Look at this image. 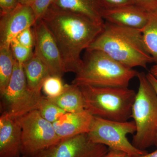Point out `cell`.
I'll return each mask as SVG.
<instances>
[{
	"mask_svg": "<svg viewBox=\"0 0 157 157\" xmlns=\"http://www.w3.org/2000/svg\"><path fill=\"white\" fill-rule=\"evenodd\" d=\"M53 36L60 52L66 73L81 70V54L102 31L103 25L88 17L52 5L41 18Z\"/></svg>",
	"mask_w": 157,
	"mask_h": 157,
	"instance_id": "obj_1",
	"label": "cell"
},
{
	"mask_svg": "<svg viewBox=\"0 0 157 157\" xmlns=\"http://www.w3.org/2000/svg\"><path fill=\"white\" fill-rule=\"evenodd\" d=\"M86 49L101 51L131 68L154 63L144 44L141 30L105 21L102 31Z\"/></svg>",
	"mask_w": 157,
	"mask_h": 157,
	"instance_id": "obj_2",
	"label": "cell"
},
{
	"mask_svg": "<svg viewBox=\"0 0 157 157\" xmlns=\"http://www.w3.org/2000/svg\"><path fill=\"white\" fill-rule=\"evenodd\" d=\"M81 70L72 84L77 86L128 87L138 72L101 51L86 49Z\"/></svg>",
	"mask_w": 157,
	"mask_h": 157,
	"instance_id": "obj_3",
	"label": "cell"
},
{
	"mask_svg": "<svg viewBox=\"0 0 157 157\" xmlns=\"http://www.w3.org/2000/svg\"><path fill=\"white\" fill-rule=\"evenodd\" d=\"M85 109L94 116L117 121H128L136 93L128 87L79 86Z\"/></svg>",
	"mask_w": 157,
	"mask_h": 157,
	"instance_id": "obj_4",
	"label": "cell"
},
{
	"mask_svg": "<svg viewBox=\"0 0 157 157\" xmlns=\"http://www.w3.org/2000/svg\"><path fill=\"white\" fill-rule=\"evenodd\" d=\"M139 87L132 107L136 127L132 144L140 150L154 145L157 131V94L146 74L138 72Z\"/></svg>",
	"mask_w": 157,
	"mask_h": 157,
	"instance_id": "obj_5",
	"label": "cell"
},
{
	"mask_svg": "<svg viewBox=\"0 0 157 157\" xmlns=\"http://www.w3.org/2000/svg\"><path fill=\"white\" fill-rule=\"evenodd\" d=\"M136 131L134 121H117L94 116L87 134L93 142L124 152L133 157L147 153L146 150L135 147L128 140L127 135L134 134Z\"/></svg>",
	"mask_w": 157,
	"mask_h": 157,
	"instance_id": "obj_6",
	"label": "cell"
},
{
	"mask_svg": "<svg viewBox=\"0 0 157 157\" xmlns=\"http://www.w3.org/2000/svg\"><path fill=\"white\" fill-rule=\"evenodd\" d=\"M21 128V152L30 157L57 143L61 139L53 124L42 117L37 109L18 117Z\"/></svg>",
	"mask_w": 157,
	"mask_h": 157,
	"instance_id": "obj_7",
	"label": "cell"
},
{
	"mask_svg": "<svg viewBox=\"0 0 157 157\" xmlns=\"http://www.w3.org/2000/svg\"><path fill=\"white\" fill-rule=\"evenodd\" d=\"M28 87L23 65L15 59L14 71L5 93L2 96L9 114L18 117L37 109L42 98Z\"/></svg>",
	"mask_w": 157,
	"mask_h": 157,
	"instance_id": "obj_8",
	"label": "cell"
},
{
	"mask_svg": "<svg viewBox=\"0 0 157 157\" xmlns=\"http://www.w3.org/2000/svg\"><path fill=\"white\" fill-rule=\"evenodd\" d=\"M109 148L90 140L87 133L61 139L30 157H105Z\"/></svg>",
	"mask_w": 157,
	"mask_h": 157,
	"instance_id": "obj_9",
	"label": "cell"
},
{
	"mask_svg": "<svg viewBox=\"0 0 157 157\" xmlns=\"http://www.w3.org/2000/svg\"><path fill=\"white\" fill-rule=\"evenodd\" d=\"M35 38L34 53L46 66L52 76L62 77L64 65L55 40L42 19L33 26Z\"/></svg>",
	"mask_w": 157,
	"mask_h": 157,
	"instance_id": "obj_10",
	"label": "cell"
},
{
	"mask_svg": "<svg viewBox=\"0 0 157 157\" xmlns=\"http://www.w3.org/2000/svg\"><path fill=\"white\" fill-rule=\"evenodd\" d=\"M36 22L30 6L19 4L9 14L1 16L0 45H10L22 31L33 27Z\"/></svg>",
	"mask_w": 157,
	"mask_h": 157,
	"instance_id": "obj_11",
	"label": "cell"
},
{
	"mask_svg": "<svg viewBox=\"0 0 157 157\" xmlns=\"http://www.w3.org/2000/svg\"><path fill=\"white\" fill-rule=\"evenodd\" d=\"M21 140L18 117L3 112L0 117V157H21Z\"/></svg>",
	"mask_w": 157,
	"mask_h": 157,
	"instance_id": "obj_12",
	"label": "cell"
},
{
	"mask_svg": "<svg viewBox=\"0 0 157 157\" xmlns=\"http://www.w3.org/2000/svg\"><path fill=\"white\" fill-rule=\"evenodd\" d=\"M150 15V13L135 5L101 11L104 21L139 30H142L146 26Z\"/></svg>",
	"mask_w": 157,
	"mask_h": 157,
	"instance_id": "obj_13",
	"label": "cell"
},
{
	"mask_svg": "<svg viewBox=\"0 0 157 157\" xmlns=\"http://www.w3.org/2000/svg\"><path fill=\"white\" fill-rule=\"evenodd\" d=\"M94 116L87 110L67 113L53 124L56 134L61 139L88 133Z\"/></svg>",
	"mask_w": 157,
	"mask_h": 157,
	"instance_id": "obj_14",
	"label": "cell"
},
{
	"mask_svg": "<svg viewBox=\"0 0 157 157\" xmlns=\"http://www.w3.org/2000/svg\"><path fill=\"white\" fill-rule=\"evenodd\" d=\"M52 5L59 9L81 14L100 25H104L102 9L97 0H54Z\"/></svg>",
	"mask_w": 157,
	"mask_h": 157,
	"instance_id": "obj_15",
	"label": "cell"
},
{
	"mask_svg": "<svg viewBox=\"0 0 157 157\" xmlns=\"http://www.w3.org/2000/svg\"><path fill=\"white\" fill-rule=\"evenodd\" d=\"M22 65L29 89L33 93L41 95L44 80L51 75L48 68L34 53Z\"/></svg>",
	"mask_w": 157,
	"mask_h": 157,
	"instance_id": "obj_16",
	"label": "cell"
},
{
	"mask_svg": "<svg viewBox=\"0 0 157 157\" xmlns=\"http://www.w3.org/2000/svg\"><path fill=\"white\" fill-rule=\"evenodd\" d=\"M47 98L67 113L86 110L83 94L80 87L75 85L66 84L64 90L60 95L56 98Z\"/></svg>",
	"mask_w": 157,
	"mask_h": 157,
	"instance_id": "obj_17",
	"label": "cell"
},
{
	"mask_svg": "<svg viewBox=\"0 0 157 157\" xmlns=\"http://www.w3.org/2000/svg\"><path fill=\"white\" fill-rule=\"evenodd\" d=\"M14 59L10 45H0V94L3 95L14 71Z\"/></svg>",
	"mask_w": 157,
	"mask_h": 157,
	"instance_id": "obj_18",
	"label": "cell"
},
{
	"mask_svg": "<svg viewBox=\"0 0 157 157\" xmlns=\"http://www.w3.org/2000/svg\"><path fill=\"white\" fill-rule=\"evenodd\" d=\"M144 44L154 63H157V11L150 13L149 19L142 30Z\"/></svg>",
	"mask_w": 157,
	"mask_h": 157,
	"instance_id": "obj_19",
	"label": "cell"
},
{
	"mask_svg": "<svg viewBox=\"0 0 157 157\" xmlns=\"http://www.w3.org/2000/svg\"><path fill=\"white\" fill-rule=\"evenodd\" d=\"M37 110L42 117L52 124L67 113L46 97L43 96L39 101Z\"/></svg>",
	"mask_w": 157,
	"mask_h": 157,
	"instance_id": "obj_20",
	"label": "cell"
},
{
	"mask_svg": "<svg viewBox=\"0 0 157 157\" xmlns=\"http://www.w3.org/2000/svg\"><path fill=\"white\" fill-rule=\"evenodd\" d=\"M66 84L62 81V77L50 75L44 80L42 90L47 98H56L64 91Z\"/></svg>",
	"mask_w": 157,
	"mask_h": 157,
	"instance_id": "obj_21",
	"label": "cell"
},
{
	"mask_svg": "<svg viewBox=\"0 0 157 157\" xmlns=\"http://www.w3.org/2000/svg\"><path fill=\"white\" fill-rule=\"evenodd\" d=\"M10 47L14 59L22 64L27 61L34 54L33 48L21 45L16 38L11 41Z\"/></svg>",
	"mask_w": 157,
	"mask_h": 157,
	"instance_id": "obj_22",
	"label": "cell"
},
{
	"mask_svg": "<svg viewBox=\"0 0 157 157\" xmlns=\"http://www.w3.org/2000/svg\"><path fill=\"white\" fill-rule=\"evenodd\" d=\"M54 0H33L30 5L36 21L41 19L46 13Z\"/></svg>",
	"mask_w": 157,
	"mask_h": 157,
	"instance_id": "obj_23",
	"label": "cell"
},
{
	"mask_svg": "<svg viewBox=\"0 0 157 157\" xmlns=\"http://www.w3.org/2000/svg\"><path fill=\"white\" fill-rule=\"evenodd\" d=\"M102 9H111L135 5L132 0H97Z\"/></svg>",
	"mask_w": 157,
	"mask_h": 157,
	"instance_id": "obj_24",
	"label": "cell"
},
{
	"mask_svg": "<svg viewBox=\"0 0 157 157\" xmlns=\"http://www.w3.org/2000/svg\"><path fill=\"white\" fill-rule=\"evenodd\" d=\"M18 42L26 47L33 48L35 45L33 30L28 28L21 32L16 38Z\"/></svg>",
	"mask_w": 157,
	"mask_h": 157,
	"instance_id": "obj_25",
	"label": "cell"
},
{
	"mask_svg": "<svg viewBox=\"0 0 157 157\" xmlns=\"http://www.w3.org/2000/svg\"><path fill=\"white\" fill-rule=\"evenodd\" d=\"M135 6L149 12L157 11V0H132Z\"/></svg>",
	"mask_w": 157,
	"mask_h": 157,
	"instance_id": "obj_26",
	"label": "cell"
},
{
	"mask_svg": "<svg viewBox=\"0 0 157 157\" xmlns=\"http://www.w3.org/2000/svg\"><path fill=\"white\" fill-rule=\"evenodd\" d=\"M19 4L18 0H0L1 16L13 11Z\"/></svg>",
	"mask_w": 157,
	"mask_h": 157,
	"instance_id": "obj_27",
	"label": "cell"
},
{
	"mask_svg": "<svg viewBox=\"0 0 157 157\" xmlns=\"http://www.w3.org/2000/svg\"><path fill=\"white\" fill-rule=\"evenodd\" d=\"M129 155L124 152L109 148V151L105 157H130Z\"/></svg>",
	"mask_w": 157,
	"mask_h": 157,
	"instance_id": "obj_28",
	"label": "cell"
},
{
	"mask_svg": "<svg viewBox=\"0 0 157 157\" xmlns=\"http://www.w3.org/2000/svg\"><path fill=\"white\" fill-rule=\"evenodd\" d=\"M146 76L157 94V78L152 75L150 72L146 74Z\"/></svg>",
	"mask_w": 157,
	"mask_h": 157,
	"instance_id": "obj_29",
	"label": "cell"
},
{
	"mask_svg": "<svg viewBox=\"0 0 157 157\" xmlns=\"http://www.w3.org/2000/svg\"><path fill=\"white\" fill-rule=\"evenodd\" d=\"M130 157H157V149L155 151H154L150 153H147L145 154Z\"/></svg>",
	"mask_w": 157,
	"mask_h": 157,
	"instance_id": "obj_30",
	"label": "cell"
},
{
	"mask_svg": "<svg viewBox=\"0 0 157 157\" xmlns=\"http://www.w3.org/2000/svg\"><path fill=\"white\" fill-rule=\"evenodd\" d=\"M150 73H151L152 75H153L155 77L157 78V63L154 65L151 68Z\"/></svg>",
	"mask_w": 157,
	"mask_h": 157,
	"instance_id": "obj_31",
	"label": "cell"
},
{
	"mask_svg": "<svg viewBox=\"0 0 157 157\" xmlns=\"http://www.w3.org/2000/svg\"><path fill=\"white\" fill-rule=\"evenodd\" d=\"M33 0H18L20 4L30 6Z\"/></svg>",
	"mask_w": 157,
	"mask_h": 157,
	"instance_id": "obj_32",
	"label": "cell"
},
{
	"mask_svg": "<svg viewBox=\"0 0 157 157\" xmlns=\"http://www.w3.org/2000/svg\"><path fill=\"white\" fill-rule=\"evenodd\" d=\"M154 145H155L157 147V131L156 132V134L155 137Z\"/></svg>",
	"mask_w": 157,
	"mask_h": 157,
	"instance_id": "obj_33",
	"label": "cell"
},
{
	"mask_svg": "<svg viewBox=\"0 0 157 157\" xmlns=\"http://www.w3.org/2000/svg\"><path fill=\"white\" fill-rule=\"evenodd\" d=\"M21 157H27L25 156V155H23Z\"/></svg>",
	"mask_w": 157,
	"mask_h": 157,
	"instance_id": "obj_34",
	"label": "cell"
}]
</instances>
